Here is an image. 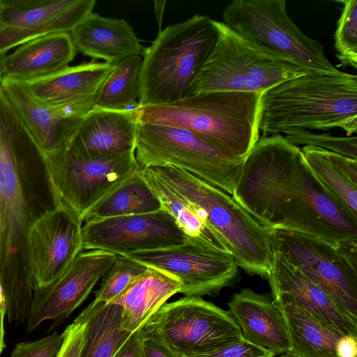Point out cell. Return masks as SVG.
Segmentation results:
<instances>
[{"label": "cell", "mask_w": 357, "mask_h": 357, "mask_svg": "<svg viewBox=\"0 0 357 357\" xmlns=\"http://www.w3.org/2000/svg\"><path fill=\"white\" fill-rule=\"evenodd\" d=\"M232 197L270 230L336 247L357 244V218L324 188L301 149L281 135L258 139L244 158Z\"/></svg>", "instance_id": "6da1fadb"}, {"label": "cell", "mask_w": 357, "mask_h": 357, "mask_svg": "<svg viewBox=\"0 0 357 357\" xmlns=\"http://www.w3.org/2000/svg\"><path fill=\"white\" fill-rule=\"evenodd\" d=\"M258 127L265 135L335 128L356 133V75L312 73L278 84L260 94Z\"/></svg>", "instance_id": "7a4b0ae2"}, {"label": "cell", "mask_w": 357, "mask_h": 357, "mask_svg": "<svg viewBox=\"0 0 357 357\" xmlns=\"http://www.w3.org/2000/svg\"><path fill=\"white\" fill-rule=\"evenodd\" d=\"M260 93L213 91L181 100L137 108L139 121L187 130L244 158L259 139Z\"/></svg>", "instance_id": "3957f363"}, {"label": "cell", "mask_w": 357, "mask_h": 357, "mask_svg": "<svg viewBox=\"0 0 357 357\" xmlns=\"http://www.w3.org/2000/svg\"><path fill=\"white\" fill-rule=\"evenodd\" d=\"M38 153L35 142L0 86V281L8 292L21 290L31 280L26 234L31 222L20 167L27 156Z\"/></svg>", "instance_id": "277c9868"}, {"label": "cell", "mask_w": 357, "mask_h": 357, "mask_svg": "<svg viewBox=\"0 0 357 357\" xmlns=\"http://www.w3.org/2000/svg\"><path fill=\"white\" fill-rule=\"evenodd\" d=\"M217 36L214 20L202 15L160 30L142 54L139 107L172 103L191 96V84Z\"/></svg>", "instance_id": "5b68a950"}, {"label": "cell", "mask_w": 357, "mask_h": 357, "mask_svg": "<svg viewBox=\"0 0 357 357\" xmlns=\"http://www.w3.org/2000/svg\"><path fill=\"white\" fill-rule=\"evenodd\" d=\"M164 183L193 204L228 244L238 267L266 278L271 266V230L232 195L173 166L149 167Z\"/></svg>", "instance_id": "8992f818"}, {"label": "cell", "mask_w": 357, "mask_h": 357, "mask_svg": "<svg viewBox=\"0 0 357 357\" xmlns=\"http://www.w3.org/2000/svg\"><path fill=\"white\" fill-rule=\"evenodd\" d=\"M218 36L196 75L190 94L213 91L261 93L287 79L312 73L252 45L214 20Z\"/></svg>", "instance_id": "52a82bcc"}, {"label": "cell", "mask_w": 357, "mask_h": 357, "mask_svg": "<svg viewBox=\"0 0 357 357\" xmlns=\"http://www.w3.org/2000/svg\"><path fill=\"white\" fill-rule=\"evenodd\" d=\"M286 0H235L222 17L229 28L258 48L312 73H341L324 46L303 33L287 13Z\"/></svg>", "instance_id": "ba28073f"}, {"label": "cell", "mask_w": 357, "mask_h": 357, "mask_svg": "<svg viewBox=\"0 0 357 357\" xmlns=\"http://www.w3.org/2000/svg\"><path fill=\"white\" fill-rule=\"evenodd\" d=\"M135 155L139 169L173 166L232 195L244 158L183 128L139 123Z\"/></svg>", "instance_id": "9c48e42d"}, {"label": "cell", "mask_w": 357, "mask_h": 357, "mask_svg": "<svg viewBox=\"0 0 357 357\" xmlns=\"http://www.w3.org/2000/svg\"><path fill=\"white\" fill-rule=\"evenodd\" d=\"M43 160L54 207L68 210L82 222L91 208L139 171L135 151L91 156L69 143Z\"/></svg>", "instance_id": "30bf717a"}, {"label": "cell", "mask_w": 357, "mask_h": 357, "mask_svg": "<svg viewBox=\"0 0 357 357\" xmlns=\"http://www.w3.org/2000/svg\"><path fill=\"white\" fill-rule=\"evenodd\" d=\"M142 328L184 357L211 351L243 337L228 311L199 296L165 303Z\"/></svg>", "instance_id": "8fae6325"}, {"label": "cell", "mask_w": 357, "mask_h": 357, "mask_svg": "<svg viewBox=\"0 0 357 357\" xmlns=\"http://www.w3.org/2000/svg\"><path fill=\"white\" fill-rule=\"evenodd\" d=\"M273 249L318 284L357 321V244L336 247L301 233L271 230Z\"/></svg>", "instance_id": "7c38bea8"}, {"label": "cell", "mask_w": 357, "mask_h": 357, "mask_svg": "<svg viewBox=\"0 0 357 357\" xmlns=\"http://www.w3.org/2000/svg\"><path fill=\"white\" fill-rule=\"evenodd\" d=\"M126 256L165 272L181 284L185 296H216L233 284L238 266L231 255L214 251L185 240L181 244Z\"/></svg>", "instance_id": "4fadbf2b"}, {"label": "cell", "mask_w": 357, "mask_h": 357, "mask_svg": "<svg viewBox=\"0 0 357 357\" xmlns=\"http://www.w3.org/2000/svg\"><path fill=\"white\" fill-rule=\"evenodd\" d=\"M82 225L75 215L62 207H54L30 223L26 255L34 290L58 280L83 250Z\"/></svg>", "instance_id": "5bb4252c"}, {"label": "cell", "mask_w": 357, "mask_h": 357, "mask_svg": "<svg viewBox=\"0 0 357 357\" xmlns=\"http://www.w3.org/2000/svg\"><path fill=\"white\" fill-rule=\"evenodd\" d=\"M185 239L174 217L162 208L87 222L82 227L83 250H102L116 255L166 248Z\"/></svg>", "instance_id": "9a60e30c"}, {"label": "cell", "mask_w": 357, "mask_h": 357, "mask_svg": "<svg viewBox=\"0 0 357 357\" xmlns=\"http://www.w3.org/2000/svg\"><path fill=\"white\" fill-rule=\"evenodd\" d=\"M0 58L48 34L70 33L93 13L95 0H0Z\"/></svg>", "instance_id": "2e32d148"}, {"label": "cell", "mask_w": 357, "mask_h": 357, "mask_svg": "<svg viewBox=\"0 0 357 357\" xmlns=\"http://www.w3.org/2000/svg\"><path fill=\"white\" fill-rule=\"evenodd\" d=\"M116 255L102 250H82L69 268L50 285L36 289L26 319L32 331L44 321L68 317L89 296Z\"/></svg>", "instance_id": "e0dca14e"}, {"label": "cell", "mask_w": 357, "mask_h": 357, "mask_svg": "<svg viewBox=\"0 0 357 357\" xmlns=\"http://www.w3.org/2000/svg\"><path fill=\"white\" fill-rule=\"evenodd\" d=\"M266 279L273 299L289 300L344 335L357 337V321L298 267L274 250Z\"/></svg>", "instance_id": "ac0fdd59"}, {"label": "cell", "mask_w": 357, "mask_h": 357, "mask_svg": "<svg viewBox=\"0 0 357 357\" xmlns=\"http://www.w3.org/2000/svg\"><path fill=\"white\" fill-rule=\"evenodd\" d=\"M113 69V63L90 62L68 66L52 75L20 84L43 105L89 113Z\"/></svg>", "instance_id": "d6986e66"}, {"label": "cell", "mask_w": 357, "mask_h": 357, "mask_svg": "<svg viewBox=\"0 0 357 357\" xmlns=\"http://www.w3.org/2000/svg\"><path fill=\"white\" fill-rule=\"evenodd\" d=\"M0 86L43 158L65 147L88 114L43 105L17 82L2 79Z\"/></svg>", "instance_id": "ffe728a7"}, {"label": "cell", "mask_w": 357, "mask_h": 357, "mask_svg": "<svg viewBox=\"0 0 357 357\" xmlns=\"http://www.w3.org/2000/svg\"><path fill=\"white\" fill-rule=\"evenodd\" d=\"M137 108L123 111L93 108L84 116L69 144L91 156H116L135 151L139 123Z\"/></svg>", "instance_id": "44dd1931"}, {"label": "cell", "mask_w": 357, "mask_h": 357, "mask_svg": "<svg viewBox=\"0 0 357 357\" xmlns=\"http://www.w3.org/2000/svg\"><path fill=\"white\" fill-rule=\"evenodd\" d=\"M229 313L243 337L274 355L288 353L290 343L280 309L268 294L245 288L228 303Z\"/></svg>", "instance_id": "7402d4cb"}, {"label": "cell", "mask_w": 357, "mask_h": 357, "mask_svg": "<svg viewBox=\"0 0 357 357\" xmlns=\"http://www.w3.org/2000/svg\"><path fill=\"white\" fill-rule=\"evenodd\" d=\"M76 53L70 33L34 38L0 58L2 79L24 83L52 75L68 68Z\"/></svg>", "instance_id": "603a6c76"}, {"label": "cell", "mask_w": 357, "mask_h": 357, "mask_svg": "<svg viewBox=\"0 0 357 357\" xmlns=\"http://www.w3.org/2000/svg\"><path fill=\"white\" fill-rule=\"evenodd\" d=\"M70 34L77 51L109 63L142 54L144 50L132 27L124 19L91 13Z\"/></svg>", "instance_id": "cb8c5ba5"}, {"label": "cell", "mask_w": 357, "mask_h": 357, "mask_svg": "<svg viewBox=\"0 0 357 357\" xmlns=\"http://www.w3.org/2000/svg\"><path fill=\"white\" fill-rule=\"evenodd\" d=\"M181 284L171 275L149 267L111 303L122 308L121 327L133 333L173 295L179 293Z\"/></svg>", "instance_id": "d4e9b609"}, {"label": "cell", "mask_w": 357, "mask_h": 357, "mask_svg": "<svg viewBox=\"0 0 357 357\" xmlns=\"http://www.w3.org/2000/svg\"><path fill=\"white\" fill-rule=\"evenodd\" d=\"M273 300L281 310L288 333L289 354L293 357H338L336 347L343 334L289 300Z\"/></svg>", "instance_id": "484cf974"}, {"label": "cell", "mask_w": 357, "mask_h": 357, "mask_svg": "<svg viewBox=\"0 0 357 357\" xmlns=\"http://www.w3.org/2000/svg\"><path fill=\"white\" fill-rule=\"evenodd\" d=\"M139 170L145 182L158 199L162 208L174 217L183 230L185 240L207 249L232 255L227 242L193 204L169 187L149 167Z\"/></svg>", "instance_id": "4316f807"}, {"label": "cell", "mask_w": 357, "mask_h": 357, "mask_svg": "<svg viewBox=\"0 0 357 357\" xmlns=\"http://www.w3.org/2000/svg\"><path fill=\"white\" fill-rule=\"evenodd\" d=\"M301 151L324 188L357 218V160L312 146Z\"/></svg>", "instance_id": "83f0119b"}, {"label": "cell", "mask_w": 357, "mask_h": 357, "mask_svg": "<svg viewBox=\"0 0 357 357\" xmlns=\"http://www.w3.org/2000/svg\"><path fill=\"white\" fill-rule=\"evenodd\" d=\"M122 308L92 301L80 313L86 321L79 357H113L132 333L121 327Z\"/></svg>", "instance_id": "f1b7e54d"}, {"label": "cell", "mask_w": 357, "mask_h": 357, "mask_svg": "<svg viewBox=\"0 0 357 357\" xmlns=\"http://www.w3.org/2000/svg\"><path fill=\"white\" fill-rule=\"evenodd\" d=\"M161 208L158 199L145 182L139 170L91 208L84 222L149 213Z\"/></svg>", "instance_id": "f546056e"}, {"label": "cell", "mask_w": 357, "mask_h": 357, "mask_svg": "<svg viewBox=\"0 0 357 357\" xmlns=\"http://www.w3.org/2000/svg\"><path fill=\"white\" fill-rule=\"evenodd\" d=\"M142 54L118 61L96 95L94 107L109 110H128L139 107Z\"/></svg>", "instance_id": "4dcf8cb0"}, {"label": "cell", "mask_w": 357, "mask_h": 357, "mask_svg": "<svg viewBox=\"0 0 357 357\" xmlns=\"http://www.w3.org/2000/svg\"><path fill=\"white\" fill-rule=\"evenodd\" d=\"M149 266L126 255H117L101 278L99 289L95 292L94 302L111 303Z\"/></svg>", "instance_id": "1f68e13d"}, {"label": "cell", "mask_w": 357, "mask_h": 357, "mask_svg": "<svg viewBox=\"0 0 357 357\" xmlns=\"http://www.w3.org/2000/svg\"><path fill=\"white\" fill-rule=\"evenodd\" d=\"M335 33V49L341 64L357 67V0H344Z\"/></svg>", "instance_id": "d6a6232c"}, {"label": "cell", "mask_w": 357, "mask_h": 357, "mask_svg": "<svg viewBox=\"0 0 357 357\" xmlns=\"http://www.w3.org/2000/svg\"><path fill=\"white\" fill-rule=\"evenodd\" d=\"M285 138L296 146H316L357 160L356 136L336 137L326 133H314L307 130H296L286 134Z\"/></svg>", "instance_id": "836d02e7"}, {"label": "cell", "mask_w": 357, "mask_h": 357, "mask_svg": "<svg viewBox=\"0 0 357 357\" xmlns=\"http://www.w3.org/2000/svg\"><path fill=\"white\" fill-rule=\"evenodd\" d=\"M64 340L63 333L56 331L33 342H20L13 349L10 357H57Z\"/></svg>", "instance_id": "e575fe53"}, {"label": "cell", "mask_w": 357, "mask_h": 357, "mask_svg": "<svg viewBox=\"0 0 357 357\" xmlns=\"http://www.w3.org/2000/svg\"><path fill=\"white\" fill-rule=\"evenodd\" d=\"M273 355L243 337L219 349L188 357H271Z\"/></svg>", "instance_id": "d590c367"}, {"label": "cell", "mask_w": 357, "mask_h": 357, "mask_svg": "<svg viewBox=\"0 0 357 357\" xmlns=\"http://www.w3.org/2000/svg\"><path fill=\"white\" fill-rule=\"evenodd\" d=\"M86 321L79 314L63 331L64 340L57 357H79L84 340Z\"/></svg>", "instance_id": "8d00e7d4"}, {"label": "cell", "mask_w": 357, "mask_h": 357, "mask_svg": "<svg viewBox=\"0 0 357 357\" xmlns=\"http://www.w3.org/2000/svg\"><path fill=\"white\" fill-rule=\"evenodd\" d=\"M144 357H184L170 349L155 334L140 328Z\"/></svg>", "instance_id": "74e56055"}, {"label": "cell", "mask_w": 357, "mask_h": 357, "mask_svg": "<svg viewBox=\"0 0 357 357\" xmlns=\"http://www.w3.org/2000/svg\"><path fill=\"white\" fill-rule=\"evenodd\" d=\"M113 357H144L140 329L130 335Z\"/></svg>", "instance_id": "f35d334b"}, {"label": "cell", "mask_w": 357, "mask_h": 357, "mask_svg": "<svg viewBox=\"0 0 357 357\" xmlns=\"http://www.w3.org/2000/svg\"><path fill=\"white\" fill-rule=\"evenodd\" d=\"M338 357L357 356V337L342 335L336 347Z\"/></svg>", "instance_id": "ab89813d"}, {"label": "cell", "mask_w": 357, "mask_h": 357, "mask_svg": "<svg viewBox=\"0 0 357 357\" xmlns=\"http://www.w3.org/2000/svg\"><path fill=\"white\" fill-rule=\"evenodd\" d=\"M166 1H154V8L156 16V20L159 26L161 28L162 16L165 8Z\"/></svg>", "instance_id": "60d3db41"}, {"label": "cell", "mask_w": 357, "mask_h": 357, "mask_svg": "<svg viewBox=\"0 0 357 357\" xmlns=\"http://www.w3.org/2000/svg\"><path fill=\"white\" fill-rule=\"evenodd\" d=\"M5 314L0 310V354L5 347L3 319Z\"/></svg>", "instance_id": "b9f144b4"}, {"label": "cell", "mask_w": 357, "mask_h": 357, "mask_svg": "<svg viewBox=\"0 0 357 357\" xmlns=\"http://www.w3.org/2000/svg\"><path fill=\"white\" fill-rule=\"evenodd\" d=\"M7 309V303L3 289L0 281V310L6 315Z\"/></svg>", "instance_id": "7bdbcfd3"}, {"label": "cell", "mask_w": 357, "mask_h": 357, "mask_svg": "<svg viewBox=\"0 0 357 357\" xmlns=\"http://www.w3.org/2000/svg\"><path fill=\"white\" fill-rule=\"evenodd\" d=\"M271 357H293V356H291L290 354H289L288 353H286V354H279V355H273Z\"/></svg>", "instance_id": "ee69618b"}, {"label": "cell", "mask_w": 357, "mask_h": 357, "mask_svg": "<svg viewBox=\"0 0 357 357\" xmlns=\"http://www.w3.org/2000/svg\"><path fill=\"white\" fill-rule=\"evenodd\" d=\"M1 81H2V77H1V70H0V84L1 83Z\"/></svg>", "instance_id": "f6af8a7d"}, {"label": "cell", "mask_w": 357, "mask_h": 357, "mask_svg": "<svg viewBox=\"0 0 357 357\" xmlns=\"http://www.w3.org/2000/svg\"><path fill=\"white\" fill-rule=\"evenodd\" d=\"M0 6H1V3H0Z\"/></svg>", "instance_id": "bcb514c9"}]
</instances>
